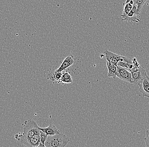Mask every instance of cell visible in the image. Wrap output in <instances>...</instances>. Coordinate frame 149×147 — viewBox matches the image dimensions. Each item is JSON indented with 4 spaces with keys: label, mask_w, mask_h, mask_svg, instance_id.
Returning <instances> with one entry per match:
<instances>
[{
    "label": "cell",
    "mask_w": 149,
    "mask_h": 147,
    "mask_svg": "<svg viewBox=\"0 0 149 147\" xmlns=\"http://www.w3.org/2000/svg\"><path fill=\"white\" fill-rule=\"evenodd\" d=\"M139 86V92L143 95L144 97H149V78L147 75L140 82L138 85Z\"/></svg>",
    "instance_id": "cell-5"
},
{
    "label": "cell",
    "mask_w": 149,
    "mask_h": 147,
    "mask_svg": "<svg viewBox=\"0 0 149 147\" xmlns=\"http://www.w3.org/2000/svg\"><path fill=\"white\" fill-rule=\"evenodd\" d=\"M38 134H40V130L36 122L33 120H28L24 122L23 134H16L15 137L23 145L30 138Z\"/></svg>",
    "instance_id": "cell-1"
},
{
    "label": "cell",
    "mask_w": 149,
    "mask_h": 147,
    "mask_svg": "<svg viewBox=\"0 0 149 147\" xmlns=\"http://www.w3.org/2000/svg\"><path fill=\"white\" fill-rule=\"evenodd\" d=\"M130 72L132 75L133 84L137 85L141 80L148 75L145 69L140 65L131 70Z\"/></svg>",
    "instance_id": "cell-3"
},
{
    "label": "cell",
    "mask_w": 149,
    "mask_h": 147,
    "mask_svg": "<svg viewBox=\"0 0 149 147\" xmlns=\"http://www.w3.org/2000/svg\"><path fill=\"white\" fill-rule=\"evenodd\" d=\"M40 141V134H36L29 139L23 145L28 147H37Z\"/></svg>",
    "instance_id": "cell-10"
},
{
    "label": "cell",
    "mask_w": 149,
    "mask_h": 147,
    "mask_svg": "<svg viewBox=\"0 0 149 147\" xmlns=\"http://www.w3.org/2000/svg\"><path fill=\"white\" fill-rule=\"evenodd\" d=\"M39 129L43 132L45 133L47 136H52L60 133L59 130L54 125L50 124L46 128H40L39 127Z\"/></svg>",
    "instance_id": "cell-11"
},
{
    "label": "cell",
    "mask_w": 149,
    "mask_h": 147,
    "mask_svg": "<svg viewBox=\"0 0 149 147\" xmlns=\"http://www.w3.org/2000/svg\"><path fill=\"white\" fill-rule=\"evenodd\" d=\"M74 62V57L72 56L69 55L65 58L64 61L61 63L60 67L57 69L56 70L59 72H62L65 70L67 68L73 65Z\"/></svg>",
    "instance_id": "cell-8"
},
{
    "label": "cell",
    "mask_w": 149,
    "mask_h": 147,
    "mask_svg": "<svg viewBox=\"0 0 149 147\" xmlns=\"http://www.w3.org/2000/svg\"><path fill=\"white\" fill-rule=\"evenodd\" d=\"M116 77L122 80L133 84L132 75L130 70L123 67L117 66Z\"/></svg>",
    "instance_id": "cell-4"
},
{
    "label": "cell",
    "mask_w": 149,
    "mask_h": 147,
    "mask_svg": "<svg viewBox=\"0 0 149 147\" xmlns=\"http://www.w3.org/2000/svg\"><path fill=\"white\" fill-rule=\"evenodd\" d=\"M107 66L108 68V76L109 77H111L113 79H115L116 77V70L117 66L114 65L111 62L107 61Z\"/></svg>",
    "instance_id": "cell-12"
},
{
    "label": "cell",
    "mask_w": 149,
    "mask_h": 147,
    "mask_svg": "<svg viewBox=\"0 0 149 147\" xmlns=\"http://www.w3.org/2000/svg\"><path fill=\"white\" fill-rule=\"evenodd\" d=\"M62 72L57 71L56 70H53L49 72L47 76V79L52 81L54 83L61 82V79L62 76Z\"/></svg>",
    "instance_id": "cell-9"
},
{
    "label": "cell",
    "mask_w": 149,
    "mask_h": 147,
    "mask_svg": "<svg viewBox=\"0 0 149 147\" xmlns=\"http://www.w3.org/2000/svg\"><path fill=\"white\" fill-rule=\"evenodd\" d=\"M137 10V6L134 3L133 5L132 10L129 12L125 16L123 17L122 20H125L127 22H134L136 23H139L140 21V20L137 17V15L136 14Z\"/></svg>",
    "instance_id": "cell-7"
},
{
    "label": "cell",
    "mask_w": 149,
    "mask_h": 147,
    "mask_svg": "<svg viewBox=\"0 0 149 147\" xmlns=\"http://www.w3.org/2000/svg\"><path fill=\"white\" fill-rule=\"evenodd\" d=\"M70 141L68 137L60 132L54 135L47 136L45 146V147H64Z\"/></svg>",
    "instance_id": "cell-2"
},
{
    "label": "cell",
    "mask_w": 149,
    "mask_h": 147,
    "mask_svg": "<svg viewBox=\"0 0 149 147\" xmlns=\"http://www.w3.org/2000/svg\"><path fill=\"white\" fill-rule=\"evenodd\" d=\"M149 130L148 129H147L146 132V137L144 138L145 143L146 144V146L149 147Z\"/></svg>",
    "instance_id": "cell-16"
},
{
    "label": "cell",
    "mask_w": 149,
    "mask_h": 147,
    "mask_svg": "<svg viewBox=\"0 0 149 147\" xmlns=\"http://www.w3.org/2000/svg\"><path fill=\"white\" fill-rule=\"evenodd\" d=\"M104 54L106 56L107 61L111 62L116 66H117V63L123 57V56L122 55L117 54L107 50L104 51Z\"/></svg>",
    "instance_id": "cell-6"
},
{
    "label": "cell",
    "mask_w": 149,
    "mask_h": 147,
    "mask_svg": "<svg viewBox=\"0 0 149 147\" xmlns=\"http://www.w3.org/2000/svg\"><path fill=\"white\" fill-rule=\"evenodd\" d=\"M123 5L124 6V10L123 13L121 15L122 18L129 13V12L132 10V7H133V4H131L130 2L127 3H123Z\"/></svg>",
    "instance_id": "cell-14"
},
{
    "label": "cell",
    "mask_w": 149,
    "mask_h": 147,
    "mask_svg": "<svg viewBox=\"0 0 149 147\" xmlns=\"http://www.w3.org/2000/svg\"><path fill=\"white\" fill-rule=\"evenodd\" d=\"M61 82L66 84H72L73 83V79L71 76L69 72H62V76L61 79Z\"/></svg>",
    "instance_id": "cell-13"
},
{
    "label": "cell",
    "mask_w": 149,
    "mask_h": 147,
    "mask_svg": "<svg viewBox=\"0 0 149 147\" xmlns=\"http://www.w3.org/2000/svg\"><path fill=\"white\" fill-rule=\"evenodd\" d=\"M47 135L45 133L43 132L42 131L40 130V144L38 147H45V143L47 139Z\"/></svg>",
    "instance_id": "cell-15"
}]
</instances>
